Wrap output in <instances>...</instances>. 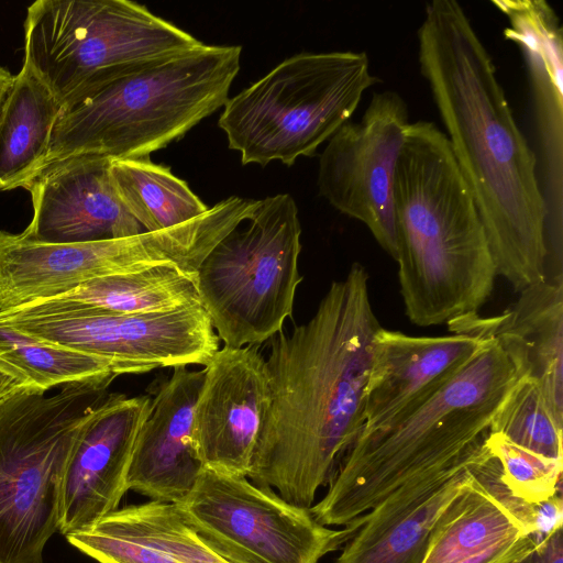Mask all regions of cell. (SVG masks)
Instances as JSON below:
<instances>
[{"mask_svg": "<svg viewBox=\"0 0 563 563\" xmlns=\"http://www.w3.org/2000/svg\"><path fill=\"white\" fill-rule=\"evenodd\" d=\"M366 268L334 280L314 314L268 342V402L247 478L310 508L364 423L373 346L383 328Z\"/></svg>", "mask_w": 563, "mask_h": 563, "instance_id": "1", "label": "cell"}, {"mask_svg": "<svg viewBox=\"0 0 563 563\" xmlns=\"http://www.w3.org/2000/svg\"><path fill=\"white\" fill-rule=\"evenodd\" d=\"M417 37L420 71L482 219L497 275L521 291L548 277L549 209L536 154L490 54L457 1L429 2Z\"/></svg>", "mask_w": 563, "mask_h": 563, "instance_id": "2", "label": "cell"}, {"mask_svg": "<svg viewBox=\"0 0 563 563\" xmlns=\"http://www.w3.org/2000/svg\"><path fill=\"white\" fill-rule=\"evenodd\" d=\"M398 278L419 327L478 312L497 275L487 235L444 132L410 122L393 179Z\"/></svg>", "mask_w": 563, "mask_h": 563, "instance_id": "3", "label": "cell"}, {"mask_svg": "<svg viewBox=\"0 0 563 563\" xmlns=\"http://www.w3.org/2000/svg\"><path fill=\"white\" fill-rule=\"evenodd\" d=\"M241 53L202 44L89 80L62 103L31 180L73 157L145 158L181 139L225 104Z\"/></svg>", "mask_w": 563, "mask_h": 563, "instance_id": "4", "label": "cell"}, {"mask_svg": "<svg viewBox=\"0 0 563 563\" xmlns=\"http://www.w3.org/2000/svg\"><path fill=\"white\" fill-rule=\"evenodd\" d=\"M431 398L397 422L360 434L309 510L323 526H351L391 492L476 451L520 378L493 339Z\"/></svg>", "mask_w": 563, "mask_h": 563, "instance_id": "5", "label": "cell"}, {"mask_svg": "<svg viewBox=\"0 0 563 563\" xmlns=\"http://www.w3.org/2000/svg\"><path fill=\"white\" fill-rule=\"evenodd\" d=\"M117 377L21 391L0 405V563H44L58 531L66 468Z\"/></svg>", "mask_w": 563, "mask_h": 563, "instance_id": "6", "label": "cell"}, {"mask_svg": "<svg viewBox=\"0 0 563 563\" xmlns=\"http://www.w3.org/2000/svg\"><path fill=\"white\" fill-rule=\"evenodd\" d=\"M377 82L365 52L299 53L229 98L218 125L243 165L291 166L350 121Z\"/></svg>", "mask_w": 563, "mask_h": 563, "instance_id": "7", "label": "cell"}, {"mask_svg": "<svg viewBox=\"0 0 563 563\" xmlns=\"http://www.w3.org/2000/svg\"><path fill=\"white\" fill-rule=\"evenodd\" d=\"M246 222L210 251L196 275L200 303L230 347L257 345L283 330L302 282L294 198L278 194L260 200Z\"/></svg>", "mask_w": 563, "mask_h": 563, "instance_id": "8", "label": "cell"}, {"mask_svg": "<svg viewBox=\"0 0 563 563\" xmlns=\"http://www.w3.org/2000/svg\"><path fill=\"white\" fill-rule=\"evenodd\" d=\"M203 43L130 0H38L26 11L24 59L60 104L103 74Z\"/></svg>", "mask_w": 563, "mask_h": 563, "instance_id": "9", "label": "cell"}, {"mask_svg": "<svg viewBox=\"0 0 563 563\" xmlns=\"http://www.w3.org/2000/svg\"><path fill=\"white\" fill-rule=\"evenodd\" d=\"M0 323L111 361L124 374L205 366L219 350V338L201 305L124 314L46 299L1 310Z\"/></svg>", "mask_w": 563, "mask_h": 563, "instance_id": "10", "label": "cell"}, {"mask_svg": "<svg viewBox=\"0 0 563 563\" xmlns=\"http://www.w3.org/2000/svg\"><path fill=\"white\" fill-rule=\"evenodd\" d=\"M174 505L183 520L232 563H319L357 531L328 528L308 508L271 488L208 468Z\"/></svg>", "mask_w": 563, "mask_h": 563, "instance_id": "11", "label": "cell"}, {"mask_svg": "<svg viewBox=\"0 0 563 563\" xmlns=\"http://www.w3.org/2000/svg\"><path fill=\"white\" fill-rule=\"evenodd\" d=\"M409 123L398 92H374L362 118L347 121L328 140L318 167L320 196L362 222L394 260L393 179Z\"/></svg>", "mask_w": 563, "mask_h": 563, "instance_id": "12", "label": "cell"}, {"mask_svg": "<svg viewBox=\"0 0 563 563\" xmlns=\"http://www.w3.org/2000/svg\"><path fill=\"white\" fill-rule=\"evenodd\" d=\"M192 442L205 468L247 477L268 402L266 360L256 345L223 346L205 365Z\"/></svg>", "mask_w": 563, "mask_h": 563, "instance_id": "13", "label": "cell"}, {"mask_svg": "<svg viewBox=\"0 0 563 563\" xmlns=\"http://www.w3.org/2000/svg\"><path fill=\"white\" fill-rule=\"evenodd\" d=\"M147 395L109 394L80 433L69 459L58 531L85 529L118 509L141 426L151 410Z\"/></svg>", "mask_w": 563, "mask_h": 563, "instance_id": "14", "label": "cell"}, {"mask_svg": "<svg viewBox=\"0 0 563 563\" xmlns=\"http://www.w3.org/2000/svg\"><path fill=\"white\" fill-rule=\"evenodd\" d=\"M156 255L146 233L54 244L0 231V311L66 294L98 277L148 268Z\"/></svg>", "mask_w": 563, "mask_h": 563, "instance_id": "15", "label": "cell"}, {"mask_svg": "<svg viewBox=\"0 0 563 563\" xmlns=\"http://www.w3.org/2000/svg\"><path fill=\"white\" fill-rule=\"evenodd\" d=\"M112 158L77 156L31 180L33 216L20 234L66 244L121 239L145 232L119 200L110 177Z\"/></svg>", "mask_w": 563, "mask_h": 563, "instance_id": "16", "label": "cell"}, {"mask_svg": "<svg viewBox=\"0 0 563 563\" xmlns=\"http://www.w3.org/2000/svg\"><path fill=\"white\" fill-rule=\"evenodd\" d=\"M486 340L465 333L413 336L382 328L374 341L360 434L388 427L416 410L453 378Z\"/></svg>", "mask_w": 563, "mask_h": 563, "instance_id": "17", "label": "cell"}, {"mask_svg": "<svg viewBox=\"0 0 563 563\" xmlns=\"http://www.w3.org/2000/svg\"><path fill=\"white\" fill-rule=\"evenodd\" d=\"M484 443L449 467L408 481L358 517L333 563H422L438 518L470 481Z\"/></svg>", "mask_w": 563, "mask_h": 563, "instance_id": "18", "label": "cell"}, {"mask_svg": "<svg viewBox=\"0 0 563 563\" xmlns=\"http://www.w3.org/2000/svg\"><path fill=\"white\" fill-rule=\"evenodd\" d=\"M203 375V369L175 366L159 385L135 439L128 490L151 501L177 504L194 488L205 468L192 442L194 410Z\"/></svg>", "mask_w": 563, "mask_h": 563, "instance_id": "19", "label": "cell"}, {"mask_svg": "<svg viewBox=\"0 0 563 563\" xmlns=\"http://www.w3.org/2000/svg\"><path fill=\"white\" fill-rule=\"evenodd\" d=\"M520 292L498 316L478 312L448 322L452 333L493 338L519 377L540 388L556 420L563 423V275L555 274Z\"/></svg>", "mask_w": 563, "mask_h": 563, "instance_id": "20", "label": "cell"}, {"mask_svg": "<svg viewBox=\"0 0 563 563\" xmlns=\"http://www.w3.org/2000/svg\"><path fill=\"white\" fill-rule=\"evenodd\" d=\"M507 16L504 35L522 51L554 184L562 178L563 40L559 18L543 0H495Z\"/></svg>", "mask_w": 563, "mask_h": 563, "instance_id": "21", "label": "cell"}, {"mask_svg": "<svg viewBox=\"0 0 563 563\" xmlns=\"http://www.w3.org/2000/svg\"><path fill=\"white\" fill-rule=\"evenodd\" d=\"M60 108L47 86L23 65L0 109V190L24 188L33 178Z\"/></svg>", "mask_w": 563, "mask_h": 563, "instance_id": "22", "label": "cell"}, {"mask_svg": "<svg viewBox=\"0 0 563 563\" xmlns=\"http://www.w3.org/2000/svg\"><path fill=\"white\" fill-rule=\"evenodd\" d=\"M49 299L124 314L201 305L196 278L168 265L98 277Z\"/></svg>", "mask_w": 563, "mask_h": 563, "instance_id": "23", "label": "cell"}, {"mask_svg": "<svg viewBox=\"0 0 563 563\" xmlns=\"http://www.w3.org/2000/svg\"><path fill=\"white\" fill-rule=\"evenodd\" d=\"M110 177L119 200L145 232L183 224L209 209L185 180L150 157L112 158Z\"/></svg>", "mask_w": 563, "mask_h": 563, "instance_id": "24", "label": "cell"}, {"mask_svg": "<svg viewBox=\"0 0 563 563\" xmlns=\"http://www.w3.org/2000/svg\"><path fill=\"white\" fill-rule=\"evenodd\" d=\"M522 536L512 518L471 476L438 518L422 563H455Z\"/></svg>", "mask_w": 563, "mask_h": 563, "instance_id": "25", "label": "cell"}, {"mask_svg": "<svg viewBox=\"0 0 563 563\" xmlns=\"http://www.w3.org/2000/svg\"><path fill=\"white\" fill-rule=\"evenodd\" d=\"M0 361L33 388H51L95 378L118 377L111 361L51 343L0 323Z\"/></svg>", "mask_w": 563, "mask_h": 563, "instance_id": "26", "label": "cell"}, {"mask_svg": "<svg viewBox=\"0 0 563 563\" xmlns=\"http://www.w3.org/2000/svg\"><path fill=\"white\" fill-rule=\"evenodd\" d=\"M106 517L129 534L181 563H232L183 520L174 504L150 500L118 508Z\"/></svg>", "mask_w": 563, "mask_h": 563, "instance_id": "27", "label": "cell"}, {"mask_svg": "<svg viewBox=\"0 0 563 563\" xmlns=\"http://www.w3.org/2000/svg\"><path fill=\"white\" fill-rule=\"evenodd\" d=\"M562 428L538 385L520 377L497 409L489 432L553 460H563Z\"/></svg>", "mask_w": 563, "mask_h": 563, "instance_id": "28", "label": "cell"}, {"mask_svg": "<svg viewBox=\"0 0 563 563\" xmlns=\"http://www.w3.org/2000/svg\"><path fill=\"white\" fill-rule=\"evenodd\" d=\"M500 466V476L516 497L540 503L561 492L563 460L544 457L505 437L488 432L485 440Z\"/></svg>", "mask_w": 563, "mask_h": 563, "instance_id": "29", "label": "cell"}, {"mask_svg": "<svg viewBox=\"0 0 563 563\" xmlns=\"http://www.w3.org/2000/svg\"><path fill=\"white\" fill-rule=\"evenodd\" d=\"M65 537L74 548L99 563H181L129 534L106 516Z\"/></svg>", "mask_w": 563, "mask_h": 563, "instance_id": "30", "label": "cell"}, {"mask_svg": "<svg viewBox=\"0 0 563 563\" xmlns=\"http://www.w3.org/2000/svg\"><path fill=\"white\" fill-rule=\"evenodd\" d=\"M541 541L536 536L509 539L455 563H514L531 552Z\"/></svg>", "mask_w": 563, "mask_h": 563, "instance_id": "31", "label": "cell"}, {"mask_svg": "<svg viewBox=\"0 0 563 563\" xmlns=\"http://www.w3.org/2000/svg\"><path fill=\"white\" fill-rule=\"evenodd\" d=\"M563 501L561 492L536 504L534 536L541 540L562 527Z\"/></svg>", "mask_w": 563, "mask_h": 563, "instance_id": "32", "label": "cell"}, {"mask_svg": "<svg viewBox=\"0 0 563 563\" xmlns=\"http://www.w3.org/2000/svg\"><path fill=\"white\" fill-rule=\"evenodd\" d=\"M514 563H563L562 527L543 539L531 552Z\"/></svg>", "mask_w": 563, "mask_h": 563, "instance_id": "33", "label": "cell"}, {"mask_svg": "<svg viewBox=\"0 0 563 563\" xmlns=\"http://www.w3.org/2000/svg\"><path fill=\"white\" fill-rule=\"evenodd\" d=\"M29 389L35 388L10 368L9 365L0 361V405L12 396Z\"/></svg>", "mask_w": 563, "mask_h": 563, "instance_id": "34", "label": "cell"}, {"mask_svg": "<svg viewBox=\"0 0 563 563\" xmlns=\"http://www.w3.org/2000/svg\"><path fill=\"white\" fill-rule=\"evenodd\" d=\"M13 77L7 69L0 67V109L5 95L13 81Z\"/></svg>", "mask_w": 563, "mask_h": 563, "instance_id": "35", "label": "cell"}]
</instances>
